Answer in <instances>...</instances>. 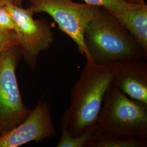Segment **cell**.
<instances>
[{
	"label": "cell",
	"mask_w": 147,
	"mask_h": 147,
	"mask_svg": "<svg viewBox=\"0 0 147 147\" xmlns=\"http://www.w3.org/2000/svg\"><path fill=\"white\" fill-rule=\"evenodd\" d=\"M119 62L105 65L87 64L71 90V101L61 119V125L78 136L94 128L106 93Z\"/></svg>",
	"instance_id": "obj_1"
},
{
	"label": "cell",
	"mask_w": 147,
	"mask_h": 147,
	"mask_svg": "<svg viewBox=\"0 0 147 147\" xmlns=\"http://www.w3.org/2000/svg\"><path fill=\"white\" fill-rule=\"evenodd\" d=\"M84 42L96 65L147 58V53L131 34L109 11L100 6L86 28Z\"/></svg>",
	"instance_id": "obj_2"
},
{
	"label": "cell",
	"mask_w": 147,
	"mask_h": 147,
	"mask_svg": "<svg viewBox=\"0 0 147 147\" xmlns=\"http://www.w3.org/2000/svg\"><path fill=\"white\" fill-rule=\"evenodd\" d=\"M98 133L147 139V105L111 86L96 122Z\"/></svg>",
	"instance_id": "obj_3"
},
{
	"label": "cell",
	"mask_w": 147,
	"mask_h": 147,
	"mask_svg": "<svg viewBox=\"0 0 147 147\" xmlns=\"http://www.w3.org/2000/svg\"><path fill=\"white\" fill-rule=\"evenodd\" d=\"M34 14L45 13L52 17L59 29L78 46L79 53L93 63L84 42V33L90 21L94 17L98 6L78 3L73 0H29Z\"/></svg>",
	"instance_id": "obj_4"
},
{
	"label": "cell",
	"mask_w": 147,
	"mask_h": 147,
	"mask_svg": "<svg viewBox=\"0 0 147 147\" xmlns=\"http://www.w3.org/2000/svg\"><path fill=\"white\" fill-rule=\"evenodd\" d=\"M14 21L16 45L32 70L37 65L38 55L48 50L54 42V34L44 19H34L31 9L14 4L6 5Z\"/></svg>",
	"instance_id": "obj_5"
},
{
	"label": "cell",
	"mask_w": 147,
	"mask_h": 147,
	"mask_svg": "<svg viewBox=\"0 0 147 147\" xmlns=\"http://www.w3.org/2000/svg\"><path fill=\"white\" fill-rule=\"evenodd\" d=\"M18 48H5L0 54V135L18 125L30 113L21 98L16 78Z\"/></svg>",
	"instance_id": "obj_6"
},
{
	"label": "cell",
	"mask_w": 147,
	"mask_h": 147,
	"mask_svg": "<svg viewBox=\"0 0 147 147\" xmlns=\"http://www.w3.org/2000/svg\"><path fill=\"white\" fill-rule=\"evenodd\" d=\"M51 106L40 101L18 125L0 135V147H18L32 141H40L56 135Z\"/></svg>",
	"instance_id": "obj_7"
},
{
	"label": "cell",
	"mask_w": 147,
	"mask_h": 147,
	"mask_svg": "<svg viewBox=\"0 0 147 147\" xmlns=\"http://www.w3.org/2000/svg\"><path fill=\"white\" fill-rule=\"evenodd\" d=\"M111 86L132 99L147 105V63L144 59L119 62Z\"/></svg>",
	"instance_id": "obj_8"
},
{
	"label": "cell",
	"mask_w": 147,
	"mask_h": 147,
	"mask_svg": "<svg viewBox=\"0 0 147 147\" xmlns=\"http://www.w3.org/2000/svg\"><path fill=\"white\" fill-rule=\"evenodd\" d=\"M109 11L131 34L147 53V5H138L132 8L119 12Z\"/></svg>",
	"instance_id": "obj_9"
},
{
	"label": "cell",
	"mask_w": 147,
	"mask_h": 147,
	"mask_svg": "<svg viewBox=\"0 0 147 147\" xmlns=\"http://www.w3.org/2000/svg\"><path fill=\"white\" fill-rule=\"evenodd\" d=\"M147 139L138 137H121L98 133L88 147H146Z\"/></svg>",
	"instance_id": "obj_10"
},
{
	"label": "cell",
	"mask_w": 147,
	"mask_h": 147,
	"mask_svg": "<svg viewBox=\"0 0 147 147\" xmlns=\"http://www.w3.org/2000/svg\"><path fill=\"white\" fill-rule=\"evenodd\" d=\"M61 135L57 147H88L98 134L96 126L78 136L71 135L65 126L61 125Z\"/></svg>",
	"instance_id": "obj_11"
},
{
	"label": "cell",
	"mask_w": 147,
	"mask_h": 147,
	"mask_svg": "<svg viewBox=\"0 0 147 147\" xmlns=\"http://www.w3.org/2000/svg\"><path fill=\"white\" fill-rule=\"evenodd\" d=\"M92 5L100 6L113 12H119L132 8L138 5L129 3L127 0H82Z\"/></svg>",
	"instance_id": "obj_12"
},
{
	"label": "cell",
	"mask_w": 147,
	"mask_h": 147,
	"mask_svg": "<svg viewBox=\"0 0 147 147\" xmlns=\"http://www.w3.org/2000/svg\"><path fill=\"white\" fill-rule=\"evenodd\" d=\"M15 24L6 6L0 7V32H14Z\"/></svg>",
	"instance_id": "obj_13"
},
{
	"label": "cell",
	"mask_w": 147,
	"mask_h": 147,
	"mask_svg": "<svg viewBox=\"0 0 147 147\" xmlns=\"http://www.w3.org/2000/svg\"><path fill=\"white\" fill-rule=\"evenodd\" d=\"M16 46L14 32L9 33L0 32V54L7 47Z\"/></svg>",
	"instance_id": "obj_14"
},
{
	"label": "cell",
	"mask_w": 147,
	"mask_h": 147,
	"mask_svg": "<svg viewBox=\"0 0 147 147\" xmlns=\"http://www.w3.org/2000/svg\"><path fill=\"white\" fill-rule=\"evenodd\" d=\"M15 0H0V7L14 4Z\"/></svg>",
	"instance_id": "obj_15"
},
{
	"label": "cell",
	"mask_w": 147,
	"mask_h": 147,
	"mask_svg": "<svg viewBox=\"0 0 147 147\" xmlns=\"http://www.w3.org/2000/svg\"><path fill=\"white\" fill-rule=\"evenodd\" d=\"M145 1L146 0H127L129 3L135 5H141L146 3Z\"/></svg>",
	"instance_id": "obj_16"
},
{
	"label": "cell",
	"mask_w": 147,
	"mask_h": 147,
	"mask_svg": "<svg viewBox=\"0 0 147 147\" xmlns=\"http://www.w3.org/2000/svg\"><path fill=\"white\" fill-rule=\"evenodd\" d=\"M23 1L24 0H15L14 4L16 5H18V6H22Z\"/></svg>",
	"instance_id": "obj_17"
}]
</instances>
